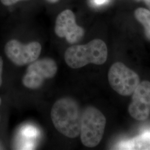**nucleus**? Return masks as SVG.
<instances>
[{"instance_id":"0eeeda50","label":"nucleus","mask_w":150,"mask_h":150,"mask_svg":"<svg viewBox=\"0 0 150 150\" xmlns=\"http://www.w3.org/2000/svg\"><path fill=\"white\" fill-rule=\"evenodd\" d=\"M131 117L139 121L147 120L150 115V82L144 81L132 93L131 102L129 106Z\"/></svg>"},{"instance_id":"9d476101","label":"nucleus","mask_w":150,"mask_h":150,"mask_svg":"<svg viewBox=\"0 0 150 150\" xmlns=\"http://www.w3.org/2000/svg\"><path fill=\"white\" fill-rule=\"evenodd\" d=\"M136 19L144 27L145 36L150 41V10L139 8L134 11Z\"/></svg>"},{"instance_id":"f8f14e48","label":"nucleus","mask_w":150,"mask_h":150,"mask_svg":"<svg viewBox=\"0 0 150 150\" xmlns=\"http://www.w3.org/2000/svg\"><path fill=\"white\" fill-rule=\"evenodd\" d=\"M22 0H1V3L5 6H10Z\"/></svg>"},{"instance_id":"a211bd4d","label":"nucleus","mask_w":150,"mask_h":150,"mask_svg":"<svg viewBox=\"0 0 150 150\" xmlns=\"http://www.w3.org/2000/svg\"><path fill=\"white\" fill-rule=\"evenodd\" d=\"M137 1H141V0H137Z\"/></svg>"},{"instance_id":"f3484780","label":"nucleus","mask_w":150,"mask_h":150,"mask_svg":"<svg viewBox=\"0 0 150 150\" xmlns=\"http://www.w3.org/2000/svg\"><path fill=\"white\" fill-rule=\"evenodd\" d=\"M1 98L0 97V105H1Z\"/></svg>"},{"instance_id":"2eb2a0df","label":"nucleus","mask_w":150,"mask_h":150,"mask_svg":"<svg viewBox=\"0 0 150 150\" xmlns=\"http://www.w3.org/2000/svg\"><path fill=\"white\" fill-rule=\"evenodd\" d=\"M48 2H50V3H52V4H54V3H56L57 2H58L59 0H47Z\"/></svg>"},{"instance_id":"9b49d317","label":"nucleus","mask_w":150,"mask_h":150,"mask_svg":"<svg viewBox=\"0 0 150 150\" xmlns=\"http://www.w3.org/2000/svg\"><path fill=\"white\" fill-rule=\"evenodd\" d=\"M110 0H90L91 5L95 7H100L107 4Z\"/></svg>"},{"instance_id":"6e6552de","label":"nucleus","mask_w":150,"mask_h":150,"mask_svg":"<svg viewBox=\"0 0 150 150\" xmlns=\"http://www.w3.org/2000/svg\"><path fill=\"white\" fill-rule=\"evenodd\" d=\"M54 32L59 38H66L71 44L80 41L85 34L83 28L77 25L75 15L70 10H64L58 15Z\"/></svg>"},{"instance_id":"ddd939ff","label":"nucleus","mask_w":150,"mask_h":150,"mask_svg":"<svg viewBox=\"0 0 150 150\" xmlns=\"http://www.w3.org/2000/svg\"><path fill=\"white\" fill-rule=\"evenodd\" d=\"M3 60L1 57H0V87L2 85V71H3Z\"/></svg>"},{"instance_id":"1a4fd4ad","label":"nucleus","mask_w":150,"mask_h":150,"mask_svg":"<svg viewBox=\"0 0 150 150\" xmlns=\"http://www.w3.org/2000/svg\"><path fill=\"white\" fill-rule=\"evenodd\" d=\"M115 149L150 150V132H145L131 139L123 141L118 144Z\"/></svg>"},{"instance_id":"7ed1b4c3","label":"nucleus","mask_w":150,"mask_h":150,"mask_svg":"<svg viewBox=\"0 0 150 150\" xmlns=\"http://www.w3.org/2000/svg\"><path fill=\"white\" fill-rule=\"evenodd\" d=\"M106 119L99 110L93 106L86 107L82 113L80 137L82 144L94 147L100 144L104 134Z\"/></svg>"},{"instance_id":"dca6fc26","label":"nucleus","mask_w":150,"mask_h":150,"mask_svg":"<svg viewBox=\"0 0 150 150\" xmlns=\"http://www.w3.org/2000/svg\"><path fill=\"white\" fill-rule=\"evenodd\" d=\"M2 147L1 146V145L0 144V150H2Z\"/></svg>"},{"instance_id":"f257e3e1","label":"nucleus","mask_w":150,"mask_h":150,"mask_svg":"<svg viewBox=\"0 0 150 150\" xmlns=\"http://www.w3.org/2000/svg\"><path fill=\"white\" fill-rule=\"evenodd\" d=\"M82 113L75 99L64 97L54 103L51 111V118L54 127L61 134L70 139H75L80 134Z\"/></svg>"},{"instance_id":"4468645a","label":"nucleus","mask_w":150,"mask_h":150,"mask_svg":"<svg viewBox=\"0 0 150 150\" xmlns=\"http://www.w3.org/2000/svg\"><path fill=\"white\" fill-rule=\"evenodd\" d=\"M145 2L146 5L147 6L150 8V0H143Z\"/></svg>"},{"instance_id":"39448f33","label":"nucleus","mask_w":150,"mask_h":150,"mask_svg":"<svg viewBox=\"0 0 150 150\" xmlns=\"http://www.w3.org/2000/svg\"><path fill=\"white\" fill-rule=\"evenodd\" d=\"M57 72V65L54 59L43 58L29 64L22 78V83L27 88L38 90L45 80L54 77Z\"/></svg>"},{"instance_id":"423d86ee","label":"nucleus","mask_w":150,"mask_h":150,"mask_svg":"<svg viewBox=\"0 0 150 150\" xmlns=\"http://www.w3.org/2000/svg\"><path fill=\"white\" fill-rule=\"evenodd\" d=\"M41 48V44L38 42L24 45L16 40H11L6 44L5 52L13 64L23 66L38 59Z\"/></svg>"},{"instance_id":"20e7f679","label":"nucleus","mask_w":150,"mask_h":150,"mask_svg":"<svg viewBox=\"0 0 150 150\" xmlns=\"http://www.w3.org/2000/svg\"><path fill=\"white\" fill-rule=\"evenodd\" d=\"M108 80L113 90L125 96L132 95L140 82L137 74L120 62H115L111 66Z\"/></svg>"},{"instance_id":"f03ea898","label":"nucleus","mask_w":150,"mask_h":150,"mask_svg":"<svg viewBox=\"0 0 150 150\" xmlns=\"http://www.w3.org/2000/svg\"><path fill=\"white\" fill-rule=\"evenodd\" d=\"M108 57L106 43L100 39H95L83 45H74L66 50L64 61L72 69H80L89 64L101 65Z\"/></svg>"}]
</instances>
